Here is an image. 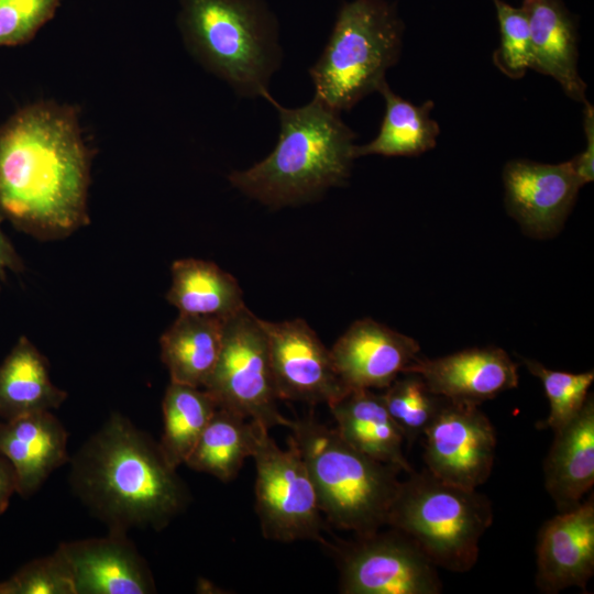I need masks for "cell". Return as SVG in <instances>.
I'll use <instances>...</instances> for the list:
<instances>
[{
  "mask_svg": "<svg viewBox=\"0 0 594 594\" xmlns=\"http://www.w3.org/2000/svg\"><path fill=\"white\" fill-rule=\"evenodd\" d=\"M90 164L75 108L20 109L0 128V221L41 240L86 226Z\"/></svg>",
  "mask_w": 594,
  "mask_h": 594,
  "instance_id": "6da1fadb",
  "label": "cell"
},
{
  "mask_svg": "<svg viewBox=\"0 0 594 594\" xmlns=\"http://www.w3.org/2000/svg\"><path fill=\"white\" fill-rule=\"evenodd\" d=\"M74 494L109 531L162 530L190 503V493L160 443L113 413L69 460Z\"/></svg>",
  "mask_w": 594,
  "mask_h": 594,
  "instance_id": "7a4b0ae2",
  "label": "cell"
},
{
  "mask_svg": "<svg viewBox=\"0 0 594 594\" xmlns=\"http://www.w3.org/2000/svg\"><path fill=\"white\" fill-rule=\"evenodd\" d=\"M277 110L279 135L274 150L245 170L229 175L233 187L271 207L306 202L349 178L354 160V132L339 112L318 99L285 108L267 94Z\"/></svg>",
  "mask_w": 594,
  "mask_h": 594,
  "instance_id": "3957f363",
  "label": "cell"
},
{
  "mask_svg": "<svg viewBox=\"0 0 594 594\" xmlns=\"http://www.w3.org/2000/svg\"><path fill=\"white\" fill-rule=\"evenodd\" d=\"M289 429L326 521L354 536L386 527L402 471L361 453L312 414L292 420Z\"/></svg>",
  "mask_w": 594,
  "mask_h": 594,
  "instance_id": "277c9868",
  "label": "cell"
},
{
  "mask_svg": "<svg viewBox=\"0 0 594 594\" xmlns=\"http://www.w3.org/2000/svg\"><path fill=\"white\" fill-rule=\"evenodd\" d=\"M189 53L245 97H265L282 53L271 15L255 0H182Z\"/></svg>",
  "mask_w": 594,
  "mask_h": 594,
  "instance_id": "5b68a950",
  "label": "cell"
},
{
  "mask_svg": "<svg viewBox=\"0 0 594 594\" xmlns=\"http://www.w3.org/2000/svg\"><path fill=\"white\" fill-rule=\"evenodd\" d=\"M492 522L493 508L485 495L425 469L400 481L386 527L411 538L436 566L463 573L476 563L481 537Z\"/></svg>",
  "mask_w": 594,
  "mask_h": 594,
  "instance_id": "8992f818",
  "label": "cell"
},
{
  "mask_svg": "<svg viewBox=\"0 0 594 594\" xmlns=\"http://www.w3.org/2000/svg\"><path fill=\"white\" fill-rule=\"evenodd\" d=\"M403 32V22L384 0L344 3L322 54L309 69L314 98L340 113L378 91L399 58Z\"/></svg>",
  "mask_w": 594,
  "mask_h": 594,
  "instance_id": "52a82bcc",
  "label": "cell"
},
{
  "mask_svg": "<svg viewBox=\"0 0 594 594\" xmlns=\"http://www.w3.org/2000/svg\"><path fill=\"white\" fill-rule=\"evenodd\" d=\"M257 424L252 458L256 468L255 512L264 538L327 544L326 519L307 465L292 437L279 448Z\"/></svg>",
  "mask_w": 594,
  "mask_h": 594,
  "instance_id": "ba28073f",
  "label": "cell"
},
{
  "mask_svg": "<svg viewBox=\"0 0 594 594\" xmlns=\"http://www.w3.org/2000/svg\"><path fill=\"white\" fill-rule=\"evenodd\" d=\"M204 388L218 407L234 411L266 429L290 427L277 406L268 345L257 318L246 306L223 320L222 346Z\"/></svg>",
  "mask_w": 594,
  "mask_h": 594,
  "instance_id": "9c48e42d",
  "label": "cell"
},
{
  "mask_svg": "<svg viewBox=\"0 0 594 594\" xmlns=\"http://www.w3.org/2000/svg\"><path fill=\"white\" fill-rule=\"evenodd\" d=\"M330 544L342 594H439L437 566L404 532L388 527Z\"/></svg>",
  "mask_w": 594,
  "mask_h": 594,
  "instance_id": "30bf717a",
  "label": "cell"
},
{
  "mask_svg": "<svg viewBox=\"0 0 594 594\" xmlns=\"http://www.w3.org/2000/svg\"><path fill=\"white\" fill-rule=\"evenodd\" d=\"M422 437L426 470L436 477L473 490L490 477L496 432L477 406L444 399Z\"/></svg>",
  "mask_w": 594,
  "mask_h": 594,
  "instance_id": "8fae6325",
  "label": "cell"
},
{
  "mask_svg": "<svg viewBox=\"0 0 594 594\" xmlns=\"http://www.w3.org/2000/svg\"><path fill=\"white\" fill-rule=\"evenodd\" d=\"M260 323L278 399L329 405L349 389L334 369L330 350L305 320L274 322L260 318Z\"/></svg>",
  "mask_w": 594,
  "mask_h": 594,
  "instance_id": "7c38bea8",
  "label": "cell"
},
{
  "mask_svg": "<svg viewBox=\"0 0 594 594\" xmlns=\"http://www.w3.org/2000/svg\"><path fill=\"white\" fill-rule=\"evenodd\" d=\"M503 183L509 216L537 239L553 237L562 229L582 187L570 161L513 160L503 169Z\"/></svg>",
  "mask_w": 594,
  "mask_h": 594,
  "instance_id": "4fadbf2b",
  "label": "cell"
},
{
  "mask_svg": "<svg viewBox=\"0 0 594 594\" xmlns=\"http://www.w3.org/2000/svg\"><path fill=\"white\" fill-rule=\"evenodd\" d=\"M418 342L372 318L353 322L330 349L346 388H386L419 356Z\"/></svg>",
  "mask_w": 594,
  "mask_h": 594,
  "instance_id": "5bb4252c",
  "label": "cell"
},
{
  "mask_svg": "<svg viewBox=\"0 0 594 594\" xmlns=\"http://www.w3.org/2000/svg\"><path fill=\"white\" fill-rule=\"evenodd\" d=\"M72 572L76 594H150L155 580L128 534L63 542L57 547Z\"/></svg>",
  "mask_w": 594,
  "mask_h": 594,
  "instance_id": "9a60e30c",
  "label": "cell"
},
{
  "mask_svg": "<svg viewBox=\"0 0 594 594\" xmlns=\"http://www.w3.org/2000/svg\"><path fill=\"white\" fill-rule=\"evenodd\" d=\"M517 370L506 351L486 346L436 359L418 356L404 373L418 374L433 394L447 400L479 406L517 387Z\"/></svg>",
  "mask_w": 594,
  "mask_h": 594,
  "instance_id": "2e32d148",
  "label": "cell"
},
{
  "mask_svg": "<svg viewBox=\"0 0 594 594\" xmlns=\"http://www.w3.org/2000/svg\"><path fill=\"white\" fill-rule=\"evenodd\" d=\"M536 585L554 594L571 586L585 592L594 573V497L559 512L540 528Z\"/></svg>",
  "mask_w": 594,
  "mask_h": 594,
  "instance_id": "e0dca14e",
  "label": "cell"
},
{
  "mask_svg": "<svg viewBox=\"0 0 594 594\" xmlns=\"http://www.w3.org/2000/svg\"><path fill=\"white\" fill-rule=\"evenodd\" d=\"M68 433L51 410L0 421V455L12 465L16 493L33 495L70 458Z\"/></svg>",
  "mask_w": 594,
  "mask_h": 594,
  "instance_id": "ac0fdd59",
  "label": "cell"
},
{
  "mask_svg": "<svg viewBox=\"0 0 594 594\" xmlns=\"http://www.w3.org/2000/svg\"><path fill=\"white\" fill-rule=\"evenodd\" d=\"M531 68L556 79L573 100L585 102L586 84L578 70V36L572 14L561 0H524Z\"/></svg>",
  "mask_w": 594,
  "mask_h": 594,
  "instance_id": "d6986e66",
  "label": "cell"
},
{
  "mask_svg": "<svg viewBox=\"0 0 594 594\" xmlns=\"http://www.w3.org/2000/svg\"><path fill=\"white\" fill-rule=\"evenodd\" d=\"M544 459V486L559 512L580 504L594 484V398L590 394L581 410L553 431Z\"/></svg>",
  "mask_w": 594,
  "mask_h": 594,
  "instance_id": "ffe728a7",
  "label": "cell"
},
{
  "mask_svg": "<svg viewBox=\"0 0 594 594\" xmlns=\"http://www.w3.org/2000/svg\"><path fill=\"white\" fill-rule=\"evenodd\" d=\"M339 435L351 447L408 474L404 437L389 416L383 397L367 388H349L328 405Z\"/></svg>",
  "mask_w": 594,
  "mask_h": 594,
  "instance_id": "44dd1931",
  "label": "cell"
},
{
  "mask_svg": "<svg viewBox=\"0 0 594 594\" xmlns=\"http://www.w3.org/2000/svg\"><path fill=\"white\" fill-rule=\"evenodd\" d=\"M223 320L179 314L160 339L170 382L204 388L220 355Z\"/></svg>",
  "mask_w": 594,
  "mask_h": 594,
  "instance_id": "7402d4cb",
  "label": "cell"
},
{
  "mask_svg": "<svg viewBox=\"0 0 594 594\" xmlns=\"http://www.w3.org/2000/svg\"><path fill=\"white\" fill-rule=\"evenodd\" d=\"M67 393L50 377L46 358L21 337L0 364V417L3 420L58 408Z\"/></svg>",
  "mask_w": 594,
  "mask_h": 594,
  "instance_id": "603a6c76",
  "label": "cell"
},
{
  "mask_svg": "<svg viewBox=\"0 0 594 594\" xmlns=\"http://www.w3.org/2000/svg\"><path fill=\"white\" fill-rule=\"evenodd\" d=\"M170 272L166 299L179 314L226 319L245 307L238 280L212 262L180 258Z\"/></svg>",
  "mask_w": 594,
  "mask_h": 594,
  "instance_id": "cb8c5ba5",
  "label": "cell"
},
{
  "mask_svg": "<svg viewBox=\"0 0 594 594\" xmlns=\"http://www.w3.org/2000/svg\"><path fill=\"white\" fill-rule=\"evenodd\" d=\"M385 113L377 135L364 145H354V158L365 155L417 156L432 150L440 128L430 117L433 101L415 106L396 95L385 81L378 89Z\"/></svg>",
  "mask_w": 594,
  "mask_h": 594,
  "instance_id": "d4e9b609",
  "label": "cell"
},
{
  "mask_svg": "<svg viewBox=\"0 0 594 594\" xmlns=\"http://www.w3.org/2000/svg\"><path fill=\"white\" fill-rule=\"evenodd\" d=\"M257 422L218 407L185 464L228 483L252 455Z\"/></svg>",
  "mask_w": 594,
  "mask_h": 594,
  "instance_id": "484cf974",
  "label": "cell"
},
{
  "mask_svg": "<svg viewBox=\"0 0 594 594\" xmlns=\"http://www.w3.org/2000/svg\"><path fill=\"white\" fill-rule=\"evenodd\" d=\"M217 408L205 388L169 383L162 402L164 428L158 443L170 466L185 464Z\"/></svg>",
  "mask_w": 594,
  "mask_h": 594,
  "instance_id": "4316f807",
  "label": "cell"
},
{
  "mask_svg": "<svg viewBox=\"0 0 594 594\" xmlns=\"http://www.w3.org/2000/svg\"><path fill=\"white\" fill-rule=\"evenodd\" d=\"M382 394L386 409L411 446L424 436L444 398L433 394L416 373L399 375Z\"/></svg>",
  "mask_w": 594,
  "mask_h": 594,
  "instance_id": "83f0119b",
  "label": "cell"
},
{
  "mask_svg": "<svg viewBox=\"0 0 594 594\" xmlns=\"http://www.w3.org/2000/svg\"><path fill=\"white\" fill-rule=\"evenodd\" d=\"M527 370L540 380L549 400L548 417L540 421L538 428H550L552 431L569 422L583 407L594 381V371L570 373L551 370L540 362L522 358Z\"/></svg>",
  "mask_w": 594,
  "mask_h": 594,
  "instance_id": "f1b7e54d",
  "label": "cell"
},
{
  "mask_svg": "<svg viewBox=\"0 0 594 594\" xmlns=\"http://www.w3.org/2000/svg\"><path fill=\"white\" fill-rule=\"evenodd\" d=\"M501 32L499 47L493 53V63L507 77L521 78L532 65L530 31L522 8L503 0H493Z\"/></svg>",
  "mask_w": 594,
  "mask_h": 594,
  "instance_id": "f546056e",
  "label": "cell"
},
{
  "mask_svg": "<svg viewBox=\"0 0 594 594\" xmlns=\"http://www.w3.org/2000/svg\"><path fill=\"white\" fill-rule=\"evenodd\" d=\"M3 584L6 594H76L68 563L57 549L28 562Z\"/></svg>",
  "mask_w": 594,
  "mask_h": 594,
  "instance_id": "4dcf8cb0",
  "label": "cell"
},
{
  "mask_svg": "<svg viewBox=\"0 0 594 594\" xmlns=\"http://www.w3.org/2000/svg\"><path fill=\"white\" fill-rule=\"evenodd\" d=\"M58 6L59 0H0V46L30 42Z\"/></svg>",
  "mask_w": 594,
  "mask_h": 594,
  "instance_id": "1f68e13d",
  "label": "cell"
},
{
  "mask_svg": "<svg viewBox=\"0 0 594 594\" xmlns=\"http://www.w3.org/2000/svg\"><path fill=\"white\" fill-rule=\"evenodd\" d=\"M583 128L586 139L585 148L570 161L582 186L594 179V109L587 100L584 102Z\"/></svg>",
  "mask_w": 594,
  "mask_h": 594,
  "instance_id": "d6a6232c",
  "label": "cell"
},
{
  "mask_svg": "<svg viewBox=\"0 0 594 594\" xmlns=\"http://www.w3.org/2000/svg\"><path fill=\"white\" fill-rule=\"evenodd\" d=\"M14 493H16L14 470L11 463L0 455V515L8 508Z\"/></svg>",
  "mask_w": 594,
  "mask_h": 594,
  "instance_id": "836d02e7",
  "label": "cell"
},
{
  "mask_svg": "<svg viewBox=\"0 0 594 594\" xmlns=\"http://www.w3.org/2000/svg\"><path fill=\"white\" fill-rule=\"evenodd\" d=\"M22 270L20 256L0 229V279L6 278L7 271L20 272Z\"/></svg>",
  "mask_w": 594,
  "mask_h": 594,
  "instance_id": "e575fe53",
  "label": "cell"
},
{
  "mask_svg": "<svg viewBox=\"0 0 594 594\" xmlns=\"http://www.w3.org/2000/svg\"><path fill=\"white\" fill-rule=\"evenodd\" d=\"M0 594H6V588L3 582H0Z\"/></svg>",
  "mask_w": 594,
  "mask_h": 594,
  "instance_id": "d590c367",
  "label": "cell"
}]
</instances>
